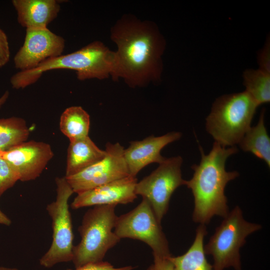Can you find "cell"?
Instances as JSON below:
<instances>
[{"mask_svg": "<svg viewBox=\"0 0 270 270\" xmlns=\"http://www.w3.org/2000/svg\"><path fill=\"white\" fill-rule=\"evenodd\" d=\"M106 154V150L98 148L88 136L70 142L64 176L80 172L102 159Z\"/></svg>", "mask_w": 270, "mask_h": 270, "instance_id": "2e32d148", "label": "cell"}, {"mask_svg": "<svg viewBox=\"0 0 270 270\" xmlns=\"http://www.w3.org/2000/svg\"><path fill=\"white\" fill-rule=\"evenodd\" d=\"M110 39L117 46L118 79L131 88L160 80L166 43L154 22L124 14L112 27Z\"/></svg>", "mask_w": 270, "mask_h": 270, "instance_id": "6da1fadb", "label": "cell"}, {"mask_svg": "<svg viewBox=\"0 0 270 270\" xmlns=\"http://www.w3.org/2000/svg\"><path fill=\"white\" fill-rule=\"evenodd\" d=\"M64 46V38L48 28L26 29L24 44L14 58V66L19 71L32 70L62 55Z\"/></svg>", "mask_w": 270, "mask_h": 270, "instance_id": "8fae6325", "label": "cell"}, {"mask_svg": "<svg viewBox=\"0 0 270 270\" xmlns=\"http://www.w3.org/2000/svg\"><path fill=\"white\" fill-rule=\"evenodd\" d=\"M11 224L10 219L0 209V224L9 226Z\"/></svg>", "mask_w": 270, "mask_h": 270, "instance_id": "4316f807", "label": "cell"}, {"mask_svg": "<svg viewBox=\"0 0 270 270\" xmlns=\"http://www.w3.org/2000/svg\"><path fill=\"white\" fill-rule=\"evenodd\" d=\"M19 180V176L13 168L0 157V196Z\"/></svg>", "mask_w": 270, "mask_h": 270, "instance_id": "7402d4cb", "label": "cell"}, {"mask_svg": "<svg viewBox=\"0 0 270 270\" xmlns=\"http://www.w3.org/2000/svg\"><path fill=\"white\" fill-rule=\"evenodd\" d=\"M201 160L194 164L192 178L186 186L194 197L192 220L202 224H208L214 216L224 218L229 212L224 189L227 184L239 176L237 171L228 172L226 162L238 152L236 146L224 147L214 142L208 154L200 147Z\"/></svg>", "mask_w": 270, "mask_h": 270, "instance_id": "7a4b0ae2", "label": "cell"}, {"mask_svg": "<svg viewBox=\"0 0 270 270\" xmlns=\"http://www.w3.org/2000/svg\"><path fill=\"white\" fill-rule=\"evenodd\" d=\"M181 136L180 132H172L161 136L152 135L142 140L130 142L124 153L130 175L136 177L141 170L148 164L163 162L166 158L161 155V150Z\"/></svg>", "mask_w": 270, "mask_h": 270, "instance_id": "5bb4252c", "label": "cell"}, {"mask_svg": "<svg viewBox=\"0 0 270 270\" xmlns=\"http://www.w3.org/2000/svg\"><path fill=\"white\" fill-rule=\"evenodd\" d=\"M170 256H154V263L146 270H174L173 264L170 260Z\"/></svg>", "mask_w": 270, "mask_h": 270, "instance_id": "d4e9b609", "label": "cell"}, {"mask_svg": "<svg viewBox=\"0 0 270 270\" xmlns=\"http://www.w3.org/2000/svg\"><path fill=\"white\" fill-rule=\"evenodd\" d=\"M261 228L260 224L246 220L240 208L235 206L224 218L204 246L205 254L212 256L213 270H224L230 267L241 270L240 248L249 234Z\"/></svg>", "mask_w": 270, "mask_h": 270, "instance_id": "8992f818", "label": "cell"}, {"mask_svg": "<svg viewBox=\"0 0 270 270\" xmlns=\"http://www.w3.org/2000/svg\"><path fill=\"white\" fill-rule=\"evenodd\" d=\"M56 199L46 207L52 221V242L39 261L46 268L72 261L73 258L74 234L68 200L74 192L65 176L56 178Z\"/></svg>", "mask_w": 270, "mask_h": 270, "instance_id": "52a82bcc", "label": "cell"}, {"mask_svg": "<svg viewBox=\"0 0 270 270\" xmlns=\"http://www.w3.org/2000/svg\"><path fill=\"white\" fill-rule=\"evenodd\" d=\"M134 267L128 266L121 268H114L111 264L107 262H100L96 263L89 264L80 267L75 268V270L70 268L66 270H132Z\"/></svg>", "mask_w": 270, "mask_h": 270, "instance_id": "603a6c76", "label": "cell"}, {"mask_svg": "<svg viewBox=\"0 0 270 270\" xmlns=\"http://www.w3.org/2000/svg\"><path fill=\"white\" fill-rule=\"evenodd\" d=\"M60 69L76 71L80 80L110 76L118 80L115 52L102 42L94 41L73 52L46 60L34 68L19 71L11 77L10 82L14 88H24L35 83L44 72Z\"/></svg>", "mask_w": 270, "mask_h": 270, "instance_id": "3957f363", "label": "cell"}, {"mask_svg": "<svg viewBox=\"0 0 270 270\" xmlns=\"http://www.w3.org/2000/svg\"><path fill=\"white\" fill-rule=\"evenodd\" d=\"M10 58V50L8 37L0 28V68L6 65Z\"/></svg>", "mask_w": 270, "mask_h": 270, "instance_id": "cb8c5ba5", "label": "cell"}, {"mask_svg": "<svg viewBox=\"0 0 270 270\" xmlns=\"http://www.w3.org/2000/svg\"><path fill=\"white\" fill-rule=\"evenodd\" d=\"M258 62L260 69L270 73V45L266 42V46L259 54Z\"/></svg>", "mask_w": 270, "mask_h": 270, "instance_id": "484cf974", "label": "cell"}, {"mask_svg": "<svg viewBox=\"0 0 270 270\" xmlns=\"http://www.w3.org/2000/svg\"><path fill=\"white\" fill-rule=\"evenodd\" d=\"M138 180L131 176L78 193L70 204L72 209L96 206L126 204L137 198Z\"/></svg>", "mask_w": 270, "mask_h": 270, "instance_id": "4fadbf2b", "label": "cell"}, {"mask_svg": "<svg viewBox=\"0 0 270 270\" xmlns=\"http://www.w3.org/2000/svg\"><path fill=\"white\" fill-rule=\"evenodd\" d=\"M244 90L260 105L270 102V73L262 70L248 69L243 74Z\"/></svg>", "mask_w": 270, "mask_h": 270, "instance_id": "ffe728a7", "label": "cell"}, {"mask_svg": "<svg viewBox=\"0 0 270 270\" xmlns=\"http://www.w3.org/2000/svg\"><path fill=\"white\" fill-rule=\"evenodd\" d=\"M54 155L48 144L34 140L25 142L6 150H0V157L13 168L22 182L38 178Z\"/></svg>", "mask_w": 270, "mask_h": 270, "instance_id": "7c38bea8", "label": "cell"}, {"mask_svg": "<svg viewBox=\"0 0 270 270\" xmlns=\"http://www.w3.org/2000/svg\"><path fill=\"white\" fill-rule=\"evenodd\" d=\"M29 134V129L23 118H0V150H6L25 142Z\"/></svg>", "mask_w": 270, "mask_h": 270, "instance_id": "44dd1931", "label": "cell"}, {"mask_svg": "<svg viewBox=\"0 0 270 270\" xmlns=\"http://www.w3.org/2000/svg\"><path fill=\"white\" fill-rule=\"evenodd\" d=\"M119 143L107 142L105 156L74 175L65 177L74 192L80 193L130 176Z\"/></svg>", "mask_w": 270, "mask_h": 270, "instance_id": "30bf717a", "label": "cell"}, {"mask_svg": "<svg viewBox=\"0 0 270 270\" xmlns=\"http://www.w3.org/2000/svg\"><path fill=\"white\" fill-rule=\"evenodd\" d=\"M114 231L120 239L130 238L144 242L152 248L153 256H171L160 223L144 198L132 210L117 217Z\"/></svg>", "mask_w": 270, "mask_h": 270, "instance_id": "ba28073f", "label": "cell"}, {"mask_svg": "<svg viewBox=\"0 0 270 270\" xmlns=\"http://www.w3.org/2000/svg\"><path fill=\"white\" fill-rule=\"evenodd\" d=\"M264 109L257 124L246 132L238 144L244 152H250L270 166V138L264 125Z\"/></svg>", "mask_w": 270, "mask_h": 270, "instance_id": "ac0fdd59", "label": "cell"}, {"mask_svg": "<svg viewBox=\"0 0 270 270\" xmlns=\"http://www.w3.org/2000/svg\"><path fill=\"white\" fill-rule=\"evenodd\" d=\"M180 156L166 158L150 174L136 183L135 192L148 200L158 220L168 212L171 196L179 186L186 185L182 178Z\"/></svg>", "mask_w": 270, "mask_h": 270, "instance_id": "9c48e42d", "label": "cell"}, {"mask_svg": "<svg viewBox=\"0 0 270 270\" xmlns=\"http://www.w3.org/2000/svg\"><path fill=\"white\" fill-rule=\"evenodd\" d=\"M206 234V226L200 224L196 230L194 240L189 249L182 255L170 257L174 270H213L204 250V240Z\"/></svg>", "mask_w": 270, "mask_h": 270, "instance_id": "e0dca14e", "label": "cell"}, {"mask_svg": "<svg viewBox=\"0 0 270 270\" xmlns=\"http://www.w3.org/2000/svg\"><path fill=\"white\" fill-rule=\"evenodd\" d=\"M0 270H20L16 268H8L5 267H0Z\"/></svg>", "mask_w": 270, "mask_h": 270, "instance_id": "f1b7e54d", "label": "cell"}, {"mask_svg": "<svg viewBox=\"0 0 270 270\" xmlns=\"http://www.w3.org/2000/svg\"><path fill=\"white\" fill-rule=\"evenodd\" d=\"M116 206H94L84 214L78 228L80 241L73 248L75 268L103 261L108 251L120 241L113 230L118 217Z\"/></svg>", "mask_w": 270, "mask_h": 270, "instance_id": "5b68a950", "label": "cell"}, {"mask_svg": "<svg viewBox=\"0 0 270 270\" xmlns=\"http://www.w3.org/2000/svg\"><path fill=\"white\" fill-rule=\"evenodd\" d=\"M90 126V116L80 106L66 108L60 116V131L68 138L70 142L88 136Z\"/></svg>", "mask_w": 270, "mask_h": 270, "instance_id": "d6986e66", "label": "cell"}, {"mask_svg": "<svg viewBox=\"0 0 270 270\" xmlns=\"http://www.w3.org/2000/svg\"><path fill=\"white\" fill-rule=\"evenodd\" d=\"M258 106L245 91L223 95L212 105L206 130L222 146H236L250 128Z\"/></svg>", "mask_w": 270, "mask_h": 270, "instance_id": "277c9868", "label": "cell"}, {"mask_svg": "<svg viewBox=\"0 0 270 270\" xmlns=\"http://www.w3.org/2000/svg\"><path fill=\"white\" fill-rule=\"evenodd\" d=\"M9 96V92L6 91L4 94L0 98V108L3 104L6 102Z\"/></svg>", "mask_w": 270, "mask_h": 270, "instance_id": "83f0119b", "label": "cell"}, {"mask_svg": "<svg viewBox=\"0 0 270 270\" xmlns=\"http://www.w3.org/2000/svg\"><path fill=\"white\" fill-rule=\"evenodd\" d=\"M18 24L28 28H47L58 16L60 2L56 0H12Z\"/></svg>", "mask_w": 270, "mask_h": 270, "instance_id": "9a60e30c", "label": "cell"}]
</instances>
